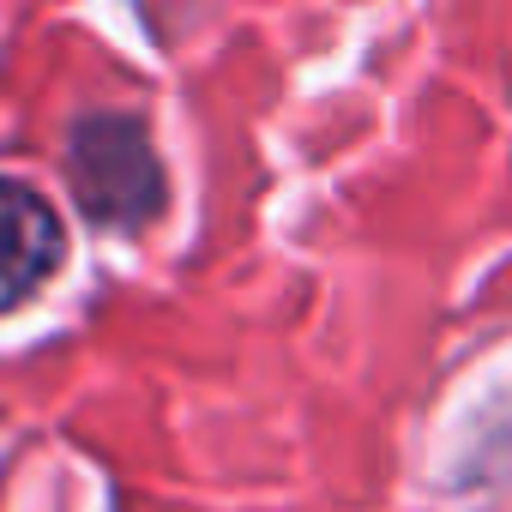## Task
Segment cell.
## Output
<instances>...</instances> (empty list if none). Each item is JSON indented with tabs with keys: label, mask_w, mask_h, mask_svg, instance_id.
<instances>
[{
	"label": "cell",
	"mask_w": 512,
	"mask_h": 512,
	"mask_svg": "<svg viewBox=\"0 0 512 512\" xmlns=\"http://www.w3.org/2000/svg\"><path fill=\"white\" fill-rule=\"evenodd\" d=\"M67 181L79 211L103 229H145L163 211V163L133 115L97 109L67 127Z\"/></svg>",
	"instance_id": "obj_1"
},
{
	"label": "cell",
	"mask_w": 512,
	"mask_h": 512,
	"mask_svg": "<svg viewBox=\"0 0 512 512\" xmlns=\"http://www.w3.org/2000/svg\"><path fill=\"white\" fill-rule=\"evenodd\" d=\"M61 266V217L25 181L0 175V302L31 296Z\"/></svg>",
	"instance_id": "obj_2"
}]
</instances>
